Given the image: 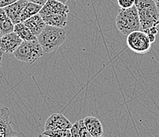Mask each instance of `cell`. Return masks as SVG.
I'll list each match as a JSON object with an SVG mask.
<instances>
[{
	"label": "cell",
	"mask_w": 159,
	"mask_h": 137,
	"mask_svg": "<svg viewBox=\"0 0 159 137\" xmlns=\"http://www.w3.org/2000/svg\"><path fill=\"white\" fill-rule=\"evenodd\" d=\"M135 0H117V4L121 9H128L135 5Z\"/></svg>",
	"instance_id": "cell-19"
},
{
	"label": "cell",
	"mask_w": 159,
	"mask_h": 137,
	"mask_svg": "<svg viewBox=\"0 0 159 137\" xmlns=\"http://www.w3.org/2000/svg\"><path fill=\"white\" fill-rule=\"evenodd\" d=\"M128 48L136 54H144L151 51L152 43L147 34L142 30L134 31L127 36Z\"/></svg>",
	"instance_id": "cell-5"
},
{
	"label": "cell",
	"mask_w": 159,
	"mask_h": 137,
	"mask_svg": "<svg viewBox=\"0 0 159 137\" xmlns=\"http://www.w3.org/2000/svg\"><path fill=\"white\" fill-rule=\"evenodd\" d=\"M38 137H45V136H44V135H43V134H40V135H38Z\"/></svg>",
	"instance_id": "cell-26"
},
{
	"label": "cell",
	"mask_w": 159,
	"mask_h": 137,
	"mask_svg": "<svg viewBox=\"0 0 159 137\" xmlns=\"http://www.w3.org/2000/svg\"><path fill=\"white\" fill-rule=\"evenodd\" d=\"M73 124L62 113H53L47 119L44 131L54 129H70Z\"/></svg>",
	"instance_id": "cell-7"
},
{
	"label": "cell",
	"mask_w": 159,
	"mask_h": 137,
	"mask_svg": "<svg viewBox=\"0 0 159 137\" xmlns=\"http://www.w3.org/2000/svg\"><path fill=\"white\" fill-rule=\"evenodd\" d=\"M14 24L6 13L4 8H0V30L2 35L14 32Z\"/></svg>",
	"instance_id": "cell-15"
},
{
	"label": "cell",
	"mask_w": 159,
	"mask_h": 137,
	"mask_svg": "<svg viewBox=\"0 0 159 137\" xmlns=\"http://www.w3.org/2000/svg\"><path fill=\"white\" fill-rule=\"evenodd\" d=\"M79 134L80 137H93L86 128L83 120L79 121Z\"/></svg>",
	"instance_id": "cell-18"
},
{
	"label": "cell",
	"mask_w": 159,
	"mask_h": 137,
	"mask_svg": "<svg viewBox=\"0 0 159 137\" xmlns=\"http://www.w3.org/2000/svg\"><path fill=\"white\" fill-rule=\"evenodd\" d=\"M46 25L58 28H65L67 25L68 14H54L43 17Z\"/></svg>",
	"instance_id": "cell-14"
},
{
	"label": "cell",
	"mask_w": 159,
	"mask_h": 137,
	"mask_svg": "<svg viewBox=\"0 0 159 137\" xmlns=\"http://www.w3.org/2000/svg\"><path fill=\"white\" fill-rule=\"evenodd\" d=\"M14 32L24 41L33 40V39H37V37L29 30V28L23 22H19L14 25Z\"/></svg>",
	"instance_id": "cell-13"
},
{
	"label": "cell",
	"mask_w": 159,
	"mask_h": 137,
	"mask_svg": "<svg viewBox=\"0 0 159 137\" xmlns=\"http://www.w3.org/2000/svg\"><path fill=\"white\" fill-rule=\"evenodd\" d=\"M44 136H45V135H44ZM45 137H48V136H45Z\"/></svg>",
	"instance_id": "cell-30"
},
{
	"label": "cell",
	"mask_w": 159,
	"mask_h": 137,
	"mask_svg": "<svg viewBox=\"0 0 159 137\" xmlns=\"http://www.w3.org/2000/svg\"><path fill=\"white\" fill-rule=\"evenodd\" d=\"M2 32H1V30H0V38L2 37Z\"/></svg>",
	"instance_id": "cell-27"
},
{
	"label": "cell",
	"mask_w": 159,
	"mask_h": 137,
	"mask_svg": "<svg viewBox=\"0 0 159 137\" xmlns=\"http://www.w3.org/2000/svg\"><path fill=\"white\" fill-rule=\"evenodd\" d=\"M135 6L138 10L141 30L145 32L159 25V14L154 0H135Z\"/></svg>",
	"instance_id": "cell-2"
},
{
	"label": "cell",
	"mask_w": 159,
	"mask_h": 137,
	"mask_svg": "<svg viewBox=\"0 0 159 137\" xmlns=\"http://www.w3.org/2000/svg\"><path fill=\"white\" fill-rule=\"evenodd\" d=\"M27 3L28 1L26 0H18L4 8L7 14L14 25L20 22V15Z\"/></svg>",
	"instance_id": "cell-10"
},
{
	"label": "cell",
	"mask_w": 159,
	"mask_h": 137,
	"mask_svg": "<svg viewBox=\"0 0 159 137\" xmlns=\"http://www.w3.org/2000/svg\"><path fill=\"white\" fill-rule=\"evenodd\" d=\"M57 1H59V2H62V3L66 4V2H67V1H69V0H57Z\"/></svg>",
	"instance_id": "cell-25"
},
{
	"label": "cell",
	"mask_w": 159,
	"mask_h": 137,
	"mask_svg": "<svg viewBox=\"0 0 159 137\" xmlns=\"http://www.w3.org/2000/svg\"><path fill=\"white\" fill-rule=\"evenodd\" d=\"M71 137H80L79 134V121H76L74 124H73L71 129Z\"/></svg>",
	"instance_id": "cell-20"
},
{
	"label": "cell",
	"mask_w": 159,
	"mask_h": 137,
	"mask_svg": "<svg viewBox=\"0 0 159 137\" xmlns=\"http://www.w3.org/2000/svg\"><path fill=\"white\" fill-rule=\"evenodd\" d=\"M26 1L30 2H33V3L36 4H39V5L41 6H43L44 4L46 3V2L48 0H26Z\"/></svg>",
	"instance_id": "cell-22"
},
{
	"label": "cell",
	"mask_w": 159,
	"mask_h": 137,
	"mask_svg": "<svg viewBox=\"0 0 159 137\" xmlns=\"http://www.w3.org/2000/svg\"><path fill=\"white\" fill-rule=\"evenodd\" d=\"M2 54H3V52H2V50L0 49V66H1V63H2Z\"/></svg>",
	"instance_id": "cell-23"
},
{
	"label": "cell",
	"mask_w": 159,
	"mask_h": 137,
	"mask_svg": "<svg viewBox=\"0 0 159 137\" xmlns=\"http://www.w3.org/2000/svg\"><path fill=\"white\" fill-rule=\"evenodd\" d=\"M14 55L17 60L33 64L43 55L44 52L37 39L29 41H22Z\"/></svg>",
	"instance_id": "cell-4"
},
{
	"label": "cell",
	"mask_w": 159,
	"mask_h": 137,
	"mask_svg": "<svg viewBox=\"0 0 159 137\" xmlns=\"http://www.w3.org/2000/svg\"><path fill=\"white\" fill-rule=\"evenodd\" d=\"M12 137H18V136H17V135H13V136Z\"/></svg>",
	"instance_id": "cell-28"
},
{
	"label": "cell",
	"mask_w": 159,
	"mask_h": 137,
	"mask_svg": "<svg viewBox=\"0 0 159 137\" xmlns=\"http://www.w3.org/2000/svg\"><path fill=\"white\" fill-rule=\"evenodd\" d=\"M42 7L43 6L39 5V4L28 2L27 5L25 6V9L23 10L21 15H20V22L25 21L26 19L39 14L40 10L42 9Z\"/></svg>",
	"instance_id": "cell-16"
},
{
	"label": "cell",
	"mask_w": 159,
	"mask_h": 137,
	"mask_svg": "<svg viewBox=\"0 0 159 137\" xmlns=\"http://www.w3.org/2000/svg\"><path fill=\"white\" fill-rule=\"evenodd\" d=\"M155 3H156V7H157V11H158V14H159V0H156Z\"/></svg>",
	"instance_id": "cell-24"
},
{
	"label": "cell",
	"mask_w": 159,
	"mask_h": 137,
	"mask_svg": "<svg viewBox=\"0 0 159 137\" xmlns=\"http://www.w3.org/2000/svg\"><path fill=\"white\" fill-rule=\"evenodd\" d=\"M43 135L48 137H71L70 129H54L44 131Z\"/></svg>",
	"instance_id": "cell-17"
},
{
	"label": "cell",
	"mask_w": 159,
	"mask_h": 137,
	"mask_svg": "<svg viewBox=\"0 0 159 137\" xmlns=\"http://www.w3.org/2000/svg\"><path fill=\"white\" fill-rule=\"evenodd\" d=\"M116 26L119 32L128 36L134 31L141 30L138 10L135 5L128 9H120L116 17Z\"/></svg>",
	"instance_id": "cell-3"
},
{
	"label": "cell",
	"mask_w": 159,
	"mask_h": 137,
	"mask_svg": "<svg viewBox=\"0 0 159 137\" xmlns=\"http://www.w3.org/2000/svg\"><path fill=\"white\" fill-rule=\"evenodd\" d=\"M70 9L66 4L57 0H48L42 7L39 14L41 17L54 15V14H69Z\"/></svg>",
	"instance_id": "cell-6"
},
{
	"label": "cell",
	"mask_w": 159,
	"mask_h": 137,
	"mask_svg": "<svg viewBox=\"0 0 159 137\" xmlns=\"http://www.w3.org/2000/svg\"><path fill=\"white\" fill-rule=\"evenodd\" d=\"M97 137H106V136H103V135H100V136H97Z\"/></svg>",
	"instance_id": "cell-29"
},
{
	"label": "cell",
	"mask_w": 159,
	"mask_h": 137,
	"mask_svg": "<svg viewBox=\"0 0 159 137\" xmlns=\"http://www.w3.org/2000/svg\"><path fill=\"white\" fill-rule=\"evenodd\" d=\"M10 116V109L0 106V137H12L16 135Z\"/></svg>",
	"instance_id": "cell-9"
},
{
	"label": "cell",
	"mask_w": 159,
	"mask_h": 137,
	"mask_svg": "<svg viewBox=\"0 0 159 137\" xmlns=\"http://www.w3.org/2000/svg\"><path fill=\"white\" fill-rule=\"evenodd\" d=\"M84 123L93 137L100 136L103 134V127L101 121L97 117L88 116L84 119Z\"/></svg>",
	"instance_id": "cell-12"
},
{
	"label": "cell",
	"mask_w": 159,
	"mask_h": 137,
	"mask_svg": "<svg viewBox=\"0 0 159 137\" xmlns=\"http://www.w3.org/2000/svg\"><path fill=\"white\" fill-rule=\"evenodd\" d=\"M18 0H0V8H5Z\"/></svg>",
	"instance_id": "cell-21"
},
{
	"label": "cell",
	"mask_w": 159,
	"mask_h": 137,
	"mask_svg": "<svg viewBox=\"0 0 159 137\" xmlns=\"http://www.w3.org/2000/svg\"><path fill=\"white\" fill-rule=\"evenodd\" d=\"M25 25L29 29V30L37 37L39 34L41 33L43 30L44 29L45 26L47 25L45 21H43V17L39 14H36L32 16L29 18L26 19L25 21H23Z\"/></svg>",
	"instance_id": "cell-11"
},
{
	"label": "cell",
	"mask_w": 159,
	"mask_h": 137,
	"mask_svg": "<svg viewBox=\"0 0 159 137\" xmlns=\"http://www.w3.org/2000/svg\"><path fill=\"white\" fill-rule=\"evenodd\" d=\"M22 41L23 40L14 32L4 34L0 38V49L3 53L13 54Z\"/></svg>",
	"instance_id": "cell-8"
},
{
	"label": "cell",
	"mask_w": 159,
	"mask_h": 137,
	"mask_svg": "<svg viewBox=\"0 0 159 137\" xmlns=\"http://www.w3.org/2000/svg\"><path fill=\"white\" fill-rule=\"evenodd\" d=\"M66 32L64 28H58L47 25L37 36V40L42 47L44 53H51L58 49L66 40Z\"/></svg>",
	"instance_id": "cell-1"
}]
</instances>
